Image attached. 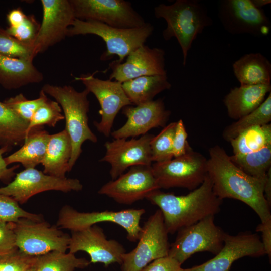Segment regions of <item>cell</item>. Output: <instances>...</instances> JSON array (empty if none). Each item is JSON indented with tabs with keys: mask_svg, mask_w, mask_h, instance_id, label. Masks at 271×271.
<instances>
[{
	"mask_svg": "<svg viewBox=\"0 0 271 271\" xmlns=\"http://www.w3.org/2000/svg\"><path fill=\"white\" fill-rule=\"evenodd\" d=\"M43 18L34 43L36 54L42 53L67 36L75 17L70 0H41Z\"/></svg>",
	"mask_w": 271,
	"mask_h": 271,
	"instance_id": "cell-19",
	"label": "cell"
},
{
	"mask_svg": "<svg viewBox=\"0 0 271 271\" xmlns=\"http://www.w3.org/2000/svg\"><path fill=\"white\" fill-rule=\"evenodd\" d=\"M271 91V85H240L232 88L224 99L228 116L235 120L257 109Z\"/></svg>",
	"mask_w": 271,
	"mask_h": 271,
	"instance_id": "cell-23",
	"label": "cell"
},
{
	"mask_svg": "<svg viewBox=\"0 0 271 271\" xmlns=\"http://www.w3.org/2000/svg\"><path fill=\"white\" fill-rule=\"evenodd\" d=\"M29 122L18 116L4 102H0V148L22 144Z\"/></svg>",
	"mask_w": 271,
	"mask_h": 271,
	"instance_id": "cell-29",
	"label": "cell"
},
{
	"mask_svg": "<svg viewBox=\"0 0 271 271\" xmlns=\"http://www.w3.org/2000/svg\"><path fill=\"white\" fill-rule=\"evenodd\" d=\"M26 15L19 8L13 9L9 12L7 16L9 26L14 27L21 24Z\"/></svg>",
	"mask_w": 271,
	"mask_h": 271,
	"instance_id": "cell-44",
	"label": "cell"
},
{
	"mask_svg": "<svg viewBox=\"0 0 271 271\" xmlns=\"http://www.w3.org/2000/svg\"><path fill=\"white\" fill-rule=\"evenodd\" d=\"M154 136L146 133L137 139H115L105 143L106 153L100 160L111 166L109 174L115 180L129 167L152 164L150 143Z\"/></svg>",
	"mask_w": 271,
	"mask_h": 271,
	"instance_id": "cell-18",
	"label": "cell"
},
{
	"mask_svg": "<svg viewBox=\"0 0 271 271\" xmlns=\"http://www.w3.org/2000/svg\"><path fill=\"white\" fill-rule=\"evenodd\" d=\"M43 75L33 65V60L0 55V84L7 89L39 83Z\"/></svg>",
	"mask_w": 271,
	"mask_h": 271,
	"instance_id": "cell-24",
	"label": "cell"
},
{
	"mask_svg": "<svg viewBox=\"0 0 271 271\" xmlns=\"http://www.w3.org/2000/svg\"><path fill=\"white\" fill-rule=\"evenodd\" d=\"M162 214L158 209L145 222L136 247L122 255L121 271H142L153 260L168 255L170 244Z\"/></svg>",
	"mask_w": 271,
	"mask_h": 271,
	"instance_id": "cell-8",
	"label": "cell"
},
{
	"mask_svg": "<svg viewBox=\"0 0 271 271\" xmlns=\"http://www.w3.org/2000/svg\"><path fill=\"white\" fill-rule=\"evenodd\" d=\"M177 232L174 242L170 246L168 255L181 265L196 253L207 251L217 254L223 246L226 233L215 224L213 215Z\"/></svg>",
	"mask_w": 271,
	"mask_h": 271,
	"instance_id": "cell-9",
	"label": "cell"
},
{
	"mask_svg": "<svg viewBox=\"0 0 271 271\" xmlns=\"http://www.w3.org/2000/svg\"><path fill=\"white\" fill-rule=\"evenodd\" d=\"M0 55L33 60L36 54L34 47L21 42L9 35L0 26Z\"/></svg>",
	"mask_w": 271,
	"mask_h": 271,
	"instance_id": "cell-34",
	"label": "cell"
},
{
	"mask_svg": "<svg viewBox=\"0 0 271 271\" xmlns=\"http://www.w3.org/2000/svg\"><path fill=\"white\" fill-rule=\"evenodd\" d=\"M36 256L26 255L20 251L0 256V271H30Z\"/></svg>",
	"mask_w": 271,
	"mask_h": 271,
	"instance_id": "cell-38",
	"label": "cell"
},
{
	"mask_svg": "<svg viewBox=\"0 0 271 271\" xmlns=\"http://www.w3.org/2000/svg\"><path fill=\"white\" fill-rule=\"evenodd\" d=\"M50 134L42 126L33 128L19 150L4 158L6 164L21 163L25 169L35 168L42 163Z\"/></svg>",
	"mask_w": 271,
	"mask_h": 271,
	"instance_id": "cell-27",
	"label": "cell"
},
{
	"mask_svg": "<svg viewBox=\"0 0 271 271\" xmlns=\"http://www.w3.org/2000/svg\"><path fill=\"white\" fill-rule=\"evenodd\" d=\"M69 252L87 253L90 263H101L105 266L117 263L121 264L124 246L114 239H107L103 229L97 225L80 230L71 231Z\"/></svg>",
	"mask_w": 271,
	"mask_h": 271,
	"instance_id": "cell-17",
	"label": "cell"
},
{
	"mask_svg": "<svg viewBox=\"0 0 271 271\" xmlns=\"http://www.w3.org/2000/svg\"><path fill=\"white\" fill-rule=\"evenodd\" d=\"M146 199L159 208L168 234L214 216L220 211L222 201L214 193L208 175L198 188L187 195L178 196L157 190Z\"/></svg>",
	"mask_w": 271,
	"mask_h": 271,
	"instance_id": "cell-2",
	"label": "cell"
},
{
	"mask_svg": "<svg viewBox=\"0 0 271 271\" xmlns=\"http://www.w3.org/2000/svg\"><path fill=\"white\" fill-rule=\"evenodd\" d=\"M209 154L207 175L215 195L222 200L232 198L242 201L257 214L261 224L271 225L270 205L264 195L267 177L260 179L248 175L236 166L218 145L210 148Z\"/></svg>",
	"mask_w": 271,
	"mask_h": 271,
	"instance_id": "cell-1",
	"label": "cell"
},
{
	"mask_svg": "<svg viewBox=\"0 0 271 271\" xmlns=\"http://www.w3.org/2000/svg\"><path fill=\"white\" fill-rule=\"evenodd\" d=\"M145 213V209L142 208L84 212L78 211L66 205L59 211L56 226L74 231L87 228L100 222H111L125 230L129 241L136 242L139 239L142 229L140 220Z\"/></svg>",
	"mask_w": 271,
	"mask_h": 271,
	"instance_id": "cell-10",
	"label": "cell"
},
{
	"mask_svg": "<svg viewBox=\"0 0 271 271\" xmlns=\"http://www.w3.org/2000/svg\"><path fill=\"white\" fill-rule=\"evenodd\" d=\"M64 119L60 105L56 101L48 98L34 114L29 123L26 137L34 128L44 125L54 127L58 122Z\"/></svg>",
	"mask_w": 271,
	"mask_h": 271,
	"instance_id": "cell-33",
	"label": "cell"
},
{
	"mask_svg": "<svg viewBox=\"0 0 271 271\" xmlns=\"http://www.w3.org/2000/svg\"><path fill=\"white\" fill-rule=\"evenodd\" d=\"M218 16L224 28L232 35L260 37L270 31L269 18L251 0H222L218 6Z\"/></svg>",
	"mask_w": 271,
	"mask_h": 271,
	"instance_id": "cell-13",
	"label": "cell"
},
{
	"mask_svg": "<svg viewBox=\"0 0 271 271\" xmlns=\"http://www.w3.org/2000/svg\"><path fill=\"white\" fill-rule=\"evenodd\" d=\"M176 124L177 122L170 123L151 140L152 162H163L173 159L172 144Z\"/></svg>",
	"mask_w": 271,
	"mask_h": 271,
	"instance_id": "cell-32",
	"label": "cell"
},
{
	"mask_svg": "<svg viewBox=\"0 0 271 271\" xmlns=\"http://www.w3.org/2000/svg\"><path fill=\"white\" fill-rule=\"evenodd\" d=\"M155 17L165 20L163 39L175 38L182 50L185 66L188 52L199 34L213 24L206 7L198 0H176L171 5L161 4L154 8Z\"/></svg>",
	"mask_w": 271,
	"mask_h": 271,
	"instance_id": "cell-3",
	"label": "cell"
},
{
	"mask_svg": "<svg viewBox=\"0 0 271 271\" xmlns=\"http://www.w3.org/2000/svg\"><path fill=\"white\" fill-rule=\"evenodd\" d=\"M75 80L80 81L89 92L93 93L100 106V121L94 122L97 130L106 137H109L115 118L123 107L132 105L126 96L122 83L111 80H102L94 74H82Z\"/></svg>",
	"mask_w": 271,
	"mask_h": 271,
	"instance_id": "cell-15",
	"label": "cell"
},
{
	"mask_svg": "<svg viewBox=\"0 0 271 271\" xmlns=\"http://www.w3.org/2000/svg\"><path fill=\"white\" fill-rule=\"evenodd\" d=\"M23 218L35 221L44 220L42 215L25 211L12 197L0 194V221L16 223Z\"/></svg>",
	"mask_w": 271,
	"mask_h": 271,
	"instance_id": "cell-36",
	"label": "cell"
},
{
	"mask_svg": "<svg viewBox=\"0 0 271 271\" xmlns=\"http://www.w3.org/2000/svg\"><path fill=\"white\" fill-rule=\"evenodd\" d=\"M256 231L262 233V242L266 252L269 257L271 254V225L263 226L260 224L256 228Z\"/></svg>",
	"mask_w": 271,
	"mask_h": 271,
	"instance_id": "cell-43",
	"label": "cell"
},
{
	"mask_svg": "<svg viewBox=\"0 0 271 271\" xmlns=\"http://www.w3.org/2000/svg\"><path fill=\"white\" fill-rule=\"evenodd\" d=\"M154 27L150 23L134 28L122 29L109 26L95 21H82L75 19L67 32V36L92 34L101 37L106 50L100 60L106 61L117 55L115 61L122 63L133 51L145 45L152 35Z\"/></svg>",
	"mask_w": 271,
	"mask_h": 271,
	"instance_id": "cell-5",
	"label": "cell"
},
{
	"mask_svg": "<svg viewBox=\"0 0 271 271\" xmlns=\"http://www.w3.org/2000/svg\"><path fill=\"white\" fill-rule=\"evenodd\" d=\"M14 232L18 250L29 256L53 251L66 252L68 249L70 236L44 220L21 219L14 223Z\"/></svg>",
	"mask_w": 271,
	"mask_h": 271,
	"instance_id": "cell-11",
	"label": "cell"
},
{
	"mask_svg": "<svg viewBox=\"0 0 271 271\" xmlns=\"http://www.w3.org/2000/svg\"><path fill=\"white\" fill-rule=\"evenodd\" d=\"M11 149L3 147L0 148V180L4 182H9L15 176V170L19 167L16 165L12 167H8L5 161L3 155L10 151Z\"/></svg>",
	"mask_w": 271,
	"mask_h": 271,
	"instance_id": "cell-42",
	"label": "cell"
},
{
	"mask_svg": "<svg viewBox=\"0 0 271 271\" xmlns=\"http://www.w3.org/2000/svg\"><path fill=\"white\" fill-rule=\"evenodd\" d=\"M159 189L151 165H141L130 167L126 173L108 182L98 193L112 198L118 203L131 205L146 199L150 193Z\"/></svg>",
	"mask_w": 271,
	"mask_h": 271,
	"instance_id": "cell-16",
	"label": "cell"
},
{
	"mask_svg": "<svg viewBox=\"0 0 271 271\" xmlns=\"http://www.w3.org/2000/svg\"><path fill=\"white\" fill-rule=\"evenodd\" d=\"M30 271H32V270H30Z\"/></svg>",
	"mask_w": 271,
	"mask_h": 271,
	"instance_id": "cell-46",
	"label": "cell"
},
{
	"mask_svg": "<svg viewBox=\"0 0 271 271\" xmlns=\"http://www.w3.org/2000/svg\"><path fill=\"white\" fill-rule=\"evenodd\" d=\"M229 142L231 161L248 175L266 179L271 169V124L247 128Z\"/></svg>",
	"mask_w": 271,
	"mask_h": 271,
	"instance_id": "cell-6",
	"label": "cell"
},
{
	"mask_svg": "<svg viewBox=\"0 0 271 271\" xmlns=\"http://www.w3.org/2000/svg\"><path fill=\"white\" fill-rule=\"evenodd\" d=\"M122 113L127 121L120 128L111 132L110 135L114 139L143 136L152 128L163 127L170 115L161 99L135 106H126L122 108Z\"/></svg>",
	"mask_w": 271,
	"mask_h": 271,
	"instance_id": "cell-22",
	"label": "cell"
},
{
	"mask_svg": "<svg viewBox=\"0 0 271 271\" xmlns=\"http://www.w3.org/2000/svg\"><path fill=\"white\" fill-rule=\"evenodd\" d=\"M109 69L112 71L109 79H114L120 83L141 76L167 75L165 52L161 48L144 45L132 51L125 61L111 62Z\"/></svg>",
	"mask_w": 271,
	"mask_h": 271,
	"instance_id": "cell-21",
	"label": "cell"
},
{
	"mask_svg": "<svg viewBox=\"0 0 271 271\" xmlns=\"http://www.w3.org/2000/svg\"><path fill=\"white\" fill-rule=\"evenodd\" d=\"M251 2L255 7L260 9L271 3L270 0H251Z\"/></svg>",
	"mask_w": 271,
	"mask_h": 271,
	"instance_id": "cell-45",
	"label": "cell"
},
{
	"mask_svg": "<svg viewBox=\"0 0 271 271\" xmlns=\"http://www.w3.org/2000/svg\"><path fill=\"white\" fill-rule=\"evenodd\" d=\"M75 18L95 21L111 27L134 28L146 24L144 18L125 0H70Z\"/></svg>",
	"mask_w": 271,
	"mask_h": 271,
	"instance_id": "cell-12",
	"label": "cell"
},
{
	"mask_svg": "<svg viewBox=\"0 0 271 271\" xmlns=\"http://www.w3.org/2000/svg\"><path fill=\"white\" fill-rule=\"evenodd\" d=\"M83 185L77 179L54 177L35 168H28L16 174L13 181L0 187V194L12 197L23 204L33 196L55 190L67 193L79 191Z\"/></svg>",
	"mask_w": 271,
	"mask_h": 271,
	"instance_id": "cell-14",
	"label": "cell"
},
{
	"mask_svg": "<svg viewBox=\"0 0 271 271\" xmlns=\"http://www.w3.org/2000/svg\"><path fill=\"white\" fill-rule=\"evenodd\" d=\"M48 99L45 93L41 90L39 97L29 100L22 93L5 99L4 103L18 116L29 123L35 111Z\"/></svg>",
	"mask_w": 271,
	"mask_h": 271,
	"instance_id": "cell-35",
	"label": "cell"
},
{
	"mask_svg": "<svg viewBox=\"0 0 271 271\" xmlns=\"http://www.w3.org/2000/svg\"><path fill=\"white\" fill-rule=\"evenodd\" d=\"M90 264L85 258H78L75 254L58 251L36 256L32 271H75Z\"/></svg>",
	"mask_w": 271,
	"mask_h": 271,
	"instance_id": "cell-30",
	"label": "cell"
},
{
	"mask_svg": "<svg viewBox=\"0 0 271 271\" xmlns=\"http://www.w3.org/2000/svg\"><path fill=\"white\" fill-rule=\"evenodd\" d=\"M183 269L177 260L167 255L153 260L142 271H183Z\"/></svg>",
	"mask_w": 271,
	"mask_h": 271,
	"instance_id": "cell-41",
	"label": "cell"
},
{
	"mask_svg": "<svg viewBox=\"0 0 271 271\" xmlns=\"http://www.w3.org/2000/svg\"><path fill=\"white\" fill-rule=\"evenodd\" d=\"M240 85H271V63L260 53L246 54L232 65Z\"/></svg>",
	"mask_w": 271,
	"mask_h": 271,
	"instance_id": "cell-25",
	"label": "cell"
},
{
	"mask_svg": "<svg viewBox=\"0 0 271 271\" xmlns=\"http://www.w3.org/2000/svg\"><path fill=\"white\" fill-rule=\"evenodd\" d=\"M40 24L33 15H26L24 21L19 25L9 26L6 30L11 36L21 42L34 46Z\"/></svg>",
	"mask_w": 271,
	"mask_h": 271,
	"instance_id": "cell-37",
	"label": "cell"
},
{
	"mask_svg": "<svg viewBox=\"0 0 271 271\" xmlns=\"http://www.w3.org/2000/svg\"><path fill=\"white\" fill-rule=\"evenodd\" d=\"M151 166L160 189L179 187L193 190L207 175V159L192 148L181 156Z\"/></svg>",
	"mask_w": 271,
	"mask_h": 271,
	"instance_id": "cell-7",
	"label": "cell"
},
{
	"mask_svg": "<svg viewBox=\"0 0 271 271\" xmlns=\"http://www.w3.org/2000/svg\"><path fill=\"white\" fill-rule=\"evenodd\" d=\"M18 250L14 232V223L0 221V256Z\"/></svg>",
	"mask_w": 271,
	"mask_h": 271,
	"instance_id": "cell-39",
	"label": "cell"
},
{
	"mask_svg": "<svg viewBox=\"0 0 271 271\" xmlns=\"http://www.w3.org/2000/svg\"><path fill=\"white\" fill-rule=\"evenodd\" d=\"M271 121V93L255 110L227 126L223 132L224 139L229 142L250 127L269 124Z\"/></svg>",
	"mask_w": 271,
	"mask_h": 271,
	"instance_id": "cell-31",
	"label": "cell"
},
{
	"mask_svg": "<svg viewBox=\"0 0 271 271\" xmlns=\"http://www.w3.org/2000/svg\"><path fill=\"white\" fill-rule=\"evenodd\" d=\"M72 152L70 137L64 129L50 136L46 152L42 165L45 174L65 178L69 172V162Z\"/></svg>",
	"mask_w": 271,
	"mask_h": 271,
	"instance_id": "cell-26",
	"label": "cell"
},
{
	"mask_svg": "<svg viewBox=\"0 0 271 271\" xmlns=\"http://www.w3.org/2000/svg\"><path fill=\"white\" fill-rule=\"evenodd\" d=\"M122 87L132 104L138 105L153 100L158 94L170 89L171 84L167 75H157L126 81Z\"/></svg>",
	"mask_w": 271,
	"mask_h": 271,
	"instance_id": "cell-28",
	"label": "cell"
},
{
	"mask_svg": "<svg viewBox=\"0 0 271 271\" xmlns=\"http://www.w3.org/2000/svg\"><path fill=\"white\" fill-rule=\"evenodd\" d=\"M266 252L258 235L250 232L225 233L223 246L212 259L183 271H229L233 263L246 256L259 257Z\"/></svg>",
	"mask_w": 271,
	"mask_h": 271,
	"instance_id": "cell-20",
	"label": "cell"
},
{
	"mask_svg": "<svg viewBox=\"0 0 271 271\" xmlns=\"http://www.w3.org/2000/svg\"><path fill=\"white\" fill-rule=\"evenodd\" d=\"M42 90L53 97L60 105L65 119V128L71 143L72 152L69 162L71 171L82 152V145L86 141L97 142V138L88 125L89 91L78 92L71 86L45 84Z\"/></svg>",
	"mask_w": 271,
	"mask_h": 271,
	"instance_id": "cell-4",
	"label": "cell"
},
{
	"mask_svg": "<svg viewBox=\"0 0 271 271\" xmlns=\"http://www.w3.org/2000/svg\"><path fill=\"white\" fill-rule=\"evenodd\" d=\"M187 137L184 123L182 119H180L177 122L173 141L172 155L174 158L185 154L191 148L187 141Z\"/></svg>",
	"mask_w": 271,
	"mask_h": 271,
	"instance_id": "cell-40",
	"label": "cell"
}]
</instances>
